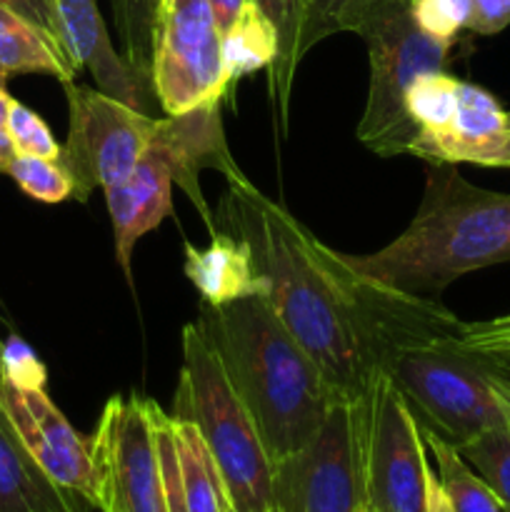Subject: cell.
Wrapping results in <instances>:
<instances>
[{
	"label": "cell",
	"mask_w": 510,
	"mask_h": 512,
	"mask_svg": "<svg viewBox=\"0 0 510 512\" xmlns=\"http://www.w3.org/2000/svg\"><path fill=\"white\" fill-rule=\"evenodd\" d=\"M3 128L18 155H35V158L48 160L60 158V148H63V145L53 138V133H50L48 125L43 123V118H40L35 110H30L28 105L18 103L15 98L13 103H10L8 118H5Z\"/></svg>",
	"instance_id": "28"
},
{
	"label": "cell",
	"mask_w": 510,
	"mask_h": 512,
	"mask_svg": "<svg viewBox=\"0 0 510 512\" xmlns=\"http://www.w3.org/2000/svg\"><path fill=\"white\" fill-rule=\"evenodd\" d=\"M510 25V0H470L468 30L475 35H498Z\"/></svg>",
	"instance_id": "31"
},
{
	"label": "cell",
	"mask_w": 510,
	"mask_h": 512,
	"mask_svg": "<svg viewBox=\"0 0 510 512\" xmlns=\"http://www.w3.org/2000/svg\"><path fill=\"white\" fill-rule=\"evenodd\" d=\"M5 173L15 180L28 198L40 203H63L75 198V183L68 170L58 160L35 158V155H15Z\"/></svg>",
	"instance_id": "27"
},
{
	"label": "cell",
	"mask_w": 510,
	"mask_h": 512,
	"mask_svg": "<svg viewBox=\"0 0 510 512\" xmlns=\"http://www.w3.org/2000/svg\"><path fill=\"white\" fill-rule=\"evenodd\" d=\"M0 385H3V343H0Z\"/></svg>",
	"instance_id": "37"
},
{
	"label": "cell",
	"mask_w": 510,
	"mask_h": 512,
	"mask_svg": "<svg viewBox=\"0 0 510 512\" xmlns=\"http://www.w3.org/2000/svg\"><path fill=\"white\" fill-rule=\"evenodd\" d=\"M255 420L273 465L303 450L340 400L265 295L200 305L193 320Z\"/></svg>",
	"instance_id": "2"
},
{
	"label": "cell",
	"mask_w": 510,
	"mask_h": 512,
	"mask_svg": "<svg viewBox=\"0 0 510 512\" xmlns=\"http://www.w3.org/2000/svg\"><path fill=\"white\" fill-rule=\"evenodd\" d=\"M373 283L438 298L453 280L510 260V195L478 188L455 165H430L408 228L370 255L340 253Z\"/></svg>",
	"instance_id": "3"
},
{
	"label": "cell",
	"mask_w": 510,
	"mask_h": 512,
	"mask_svg": "<svg viewBox=\"0 0 510 512\" xmlns=\"http://www.w3.org/2000/svg\"><path fill=\"white\" fill-rule=\"evenodd\" d=\"M405 110L413 123L408 155L428 165L510 168V110L490 90L448 75H420Z\"/></svg>",
	"instance_id": "7"
},
{
	"label": "cell",
	"mask_w": 510,
	"mask_h": 512,
	"mask_svg": "<svg viewBox=\"0 0 510 512\" xmlns=\"http://www.w3.org/2000/svg\"><path fill=\"white\" fill-rule=\"evenodd\" d=\"M63 43L75 68H88L98 90L145 115L160 118L153 83L113 48L98 0H58Z\"/></svg>",
	"instance_id": "14"
},
{
	"label": "cell",
	"mask_w": 510,
	"mask_h": 512,
	"mask_svg": "<svg viewBox=\"0 0 510 512\" xmlns=\"http://www.w3.org/2000/svg\"><path fill=\"white\" fill-rule=\"evenodd\" d=\"M460 338L463 333L400 348L380 370L400 390L418 428L455 448L508 423L503 395L510 388V353L468 348Z\"/></svg>",
	"instance_id": "4"
},
{
	"label": "cell",
	"mask_w": 510,
	"mask_h": 512,
	"mask_svg": "<svg viewBox=\"0 0 510 512\" xmlns=\"http://www.w3.org/2000/svg\"><path fill=\"white\" fill-rule=\"evenodd\" d=\"M3 380L23 390H38L48 383L45 365L18 335H10L8 343H3Z\"/></svg>",
	"instance_id": "30"
},
{
	"label": "cell",
	"mask_w": 510,
	"mask_h": 512,
	"mask_svg": "<svg viewBox=\"0 0 510 512\" xmlns=\"http://www.w3.org/2000/svg\"><path fill=\"white\" fill-rule=\"evenodd\" d=\"M220 45L230 85L255 70L270 68L278 58V33L255 0H250L238 20L220 35Z\"/></svg>",
	"instance_id": "22"
},
{
	"label": "cell",
	"mask_w": 510,
	"mask_h": 512,
	"mask_svg": "<svg viewBox=\"0 0 510 512\" xmlns=\"http://www.w3.org/2000/svg\"><path fill=\"white\" fill-rule=\"evenodd\" d=\"M153 143L168 158L170 170H173V183L188 195L190 203L198 208L208 233L213 235L218 230V223H215V213L208 208L203 190H200V170H218L228 178V183L245 178L243 170L230 155L228 143H225L220 103L200 105V108L180 115H163L158 120Z\"/></svg>",
	"instance_id": "15"
},
{
	"label": "cell",
	"mask_w": 510,
	"mask_h": 512,
	"mask_svg": "<svg viewBox=\"0 0 510 512\" xmlns=\"http://www.w3.org/2000/svg\"><path fill=\"white\" fill-rule=\"evenodd\" d=\"M10 103H13V95H10L8 90H5L3 80H0V125H5V118H8Z\"/></svg>",
	"instance_id": "36"
},
{
	"label": "cell",
	"mask_w": 510,
	"mask_h": 512,
	"mask_svg": "<svg viewBox=\"0 0 510 512\" xmlns=\"http://www.w3.org/2000/svg\"><path fill=\"white\" fill-rule=\"evenodd\" d=\"M503 318H505V320H510V315H503Z\"/></svg>",
	"instance_id": "38"
},
{
	"label": "cell",
	"mask_w": 510,
	"mask_h": 512,
	"mask_svg": "<svg viewBox=\"0 0 510 512\" xmlns=\"http://www.w3.org/2000/svg\"><path fill=\"white\" fill-rule=\"evenodd\" d=\"M68 95V138L58 163L75 183V200L85 203L95 188L110 190L128 180L153 143L158 120L103 90L65 83Z\"/></svg>",
	"instance_id": "10"
},
{
	"label": "cell",
	"mask_w": 510,
	"mask_h": 512,
	"mask_svg": "<svg viewBox=\"0 0 510 512\" xmlns=\"http://www.w3.org/2000/svg\"><path fill=\"white\" fill-rule=\"evenodd\" d=\"M365 512H373V510H370V505H368V510H365Z\"/></svg>",
	"instance_id": "39"
},
{
	"label": "cell",
	"mask_w": 510,
	"mask_h": 512,
	"mask_svg": "<svg viewBox=\"0 0 510 512\" xmlns=\"http://www.w3.org/2000/svg\"><path fill=\"white\" fill-rule=\"evenodd\" d=\"M423 443L433 453L435 475H438L455 512H508L503 500L470 468V463L455 445L433 433H423Z\"/></svg>",
	"instance_id": "23"
},
{
	"label": "cell",
	"mask_w": 510,
	"mask_h": 512,
	"mask_svg": "<svg viewBox=\"0 0 510 512\" xmlns=\"http://www.w3.org/2000/svg\"><path fill=\"white\" fill-rule=\"evenodd\" d=\"M215 223L248 243L268 283L265 298L333 393L368 398L380 375V343L360 275L248 178L228 183Z\"/></svg>",
	"instance_id": "1"
},
{
	"label": "cell",
	"mask_w": 510,
	"mask_h": 512,
	"mask_svg": "<svg viewBox=\"0 0 510 512\" xmlns=\"http://www.w3.org/2000/svg\"><path fill=\"white\" fill-rule=\"evenodd\" d=\"M160 0H110L115 30H118L123 55L150 78V58H153L155 13Z\"/></svg>",
	"instance_id": "26"
},
{
	"label": "cell",
	"mask_w": 510,
	"mask_h": 512,
	"mask_svg": "<svg viewBox=\"0 0 510 512\" xmlns=\"http://www.w3.org/2000/svg\"><path fill=\"white\" fill-rule=\"evenodd\" d=\"M158 403L110 395L90 435L93 500L100 512H168L155 448Z\"/></svg>",
	"instance_id": "9"
},
{
	"label": "cell",
	"mask_w": 510,
	"mask_h": 512,
	"mask_svg": "<svg viewBox=\"0 0 510 512\" xmlns=\"http://www.w3.org/2000/svg\"><path fill=\"white\" fill-rule=\"evenodd\" d=\"M88 500L55 483L0 410V512H88Z\"/></svg>",
	"instance_id": "18"
},
{
	"label": "cell",
	"mask_w": 510,
	"mask_h": 512,
	"mask_svg": "<svg viewBox=\"0 0 510 512\" xmlns=\"http://www.w3.org/2000/svg\"><path fill=\"white\" fill-rule=\"evenodd\" d=\"M248 3L250 0H208L210 13H213V20L215 25H218L220 35L238 20V15L243 13V8Z\"/></svg>",
	"instance_id": "33"
},
{
	"label": "cell",
	"mask_w": 510,
	"mask_h": 512,
	"mask_svg": "<svg viewBox=\"0 0 510 512\" xmlns=\"http://www.w3.org/2000/svg\"><path fill=\"white\" fill-rule=\"evenodd\" d=\"M395 0H305L300 53L305 55L335 33H358L360 25L383 5Z\"/></svg>",
	"instance_id": "24"
},
{
	"label": "cell",
	"mask_w": 510,
	"mask_h": 512,
	"mask_svg": "<svg viewBox=\"0 0 510 512\" xmlns=\"http://www.w3.org/2000/svg\"><path fill=\"white\" fill-rule=\"evenodd\" d=\"M0 5H8L10 10L20 13L23 18H28L30 23H35L38 28H43L45 33L53 35L60 45L63 43V28H60V15H58V0H0Z\"/></svg>",
	"instance_id": "32"
},
{
	"label": "cell",
	"mask_w": 510,
	"mask_h": 512,
	"mask_svg": "<svg viewBox=\"0 0 510 512\" xmlns=\"http://www.w3.org/2000/svg\"><path fill=\"white\" fill-rule=\"evenodd\" d=\"M368 398L335 400L315 438L273 465L270 512H365Z\"/></svg>",
	"instance_id": "8"
},
{
	"label": "cell",
	"mask_w": 510,
	"mask_h": 512,
	"mask_svg": "<svg viewBox=\"0 0 510 512\" xmlns=\"http://www.w3.org/2000/svg\"><path fill=\"white\" fill-rule=\"evenodd\" d=\"M105 200L113 223L115 263L123 270L125 280L133 285L130 263L135 245L168 215H173V170L163 150L150 143L128 180L105 190Z\"/></svg>",
	"instance_id": "16"
},
{
	"label": "cell",
	"mask_w": 510,
	"mask_h": 512,
	"mask_svg": "<svg viewBox=\"0 0 510 512\" xmlns=\"http://www.w3.org/2000/svg\"><path fill=\"white\" fill-rule=\"evenodd\" d=\"M170 418H173L175 450H178L188 512H233L223 475L200 430L185 418H175V415Z\"/></svg>",
	"instance_id": "21"
},
{
	"label": "cell",
	"mask_w": 510,
	"mask_h": 512,
	"mask_svg": "<svg viewBox=\"0 0 510 512\" xmlns=\"http://www.w3.org/2000/svg\"><path fill=\"white\" fill-rule=\"evenodd\" d=\"M425 512H455L433 465H428V480H425Z\"/></svg>",
	"instance_id": "34"
},
{
	"label": "cell",
	"mask_w": 510,
	"mask_h": 512,
	"mask_svg": "<svg viewBox=\"0 0 510 512\" xmlns=\"http://www.w3.org/2000/svg\"><path fill=\"white\" fill-rule=\"evenodd\" d=\"M458 450L510 512V420L475 435Z\"/></svg>",
	"instance_id": "25"
},
{
	"label": "cell",
	"mask_w": 510,
	"mask_h": 512,
	"mask_svg": "<svg viewBox=\"0 0 510 512\" xmlns=\"http://www.w3.org/2000/svg\"><path fill=\"white\" fill-rule=\"evenodd\" d=\"M265 18L273 23L278 33V58L268 68L270 98H273L275 125L280 135H288L290 98H293L295 73L300 68V33H303L305 0H255Z\"/></svg>",
	"instance_id": "20"
},
{
	"label": "cell",
	"mask_w": 510,
	"mask_h": 512,
	"mask_svg": "<svg viewBox=\"0 0 510 512\" xmlns=\"http://www.w3.org/2000/svg\"><path fill=\"white\" fill-rule=\"evenodd\" d=\"M428 455L423 433L385 373L368 395L365 490L373 512H425Z\"/></svg>",
	"instance_id": "12"
},
{
	"label": "cell",
	"mask_w": 510,
	"mask_h": 512,
	"mask_svg": "<svg viewBox=\"0 0 510 512\" xmlns=\"http://www.w3.org/2000/svg\"><path fill=\"white\" fill-rule=\"evenodd\" d=\"M173 415L200 430L223 475L233 512H270L273 460L218 353L195 323L183 328V368Z\"/></svg>",
	"instance_id": "5"
},
{
	"label": "cell",
	"mask_w": 510,
	"mask_h": 512,
	"mask_svg": "<svg viewBox=\"0 0 510 512\" xmlns=\"http://www.w3.org/2000/svg\"><path fill=\"white\" fill-rule=\"evenodd\" d=\"M368 45L370 88L355 135L380 158L408 155L413 123L405 98L425 73L445 70L453 43L423 33L410 15V0H395L375 10L358 30Z\"/></svg>",
	"instance_id": "6"
},
{
	"label": "cell",
	"mask_w": 510,
	"mask_h": 512,
	"mask_svg": "<svg viewBox=\"0 0 510 512\" xmlns=\"http://www.w3.org/2000/svg\"><path fill=\"white\" fill-rule=\"evenodd\" d=\"M150 83L165 115L220 103L230 80L208 0H160Z\"/></svg>",
	"instance_id": "11"
},
{
	"label": "cell",
	"mask_w": 510,
	"mask_h": 512,
	"mask_svg": "<svg viewBox=\"0 0 510 512\" xmlns=\"http://www.w3.org/2000/svg\"><path fill=\"white\" fill-rule=\"evenodd\" d=\"M23 73L53 75L65 85L73 83L80 70L53 35L0 5V80Z\"/></svg>",
	"instance_id": "19"
},
{
	"label": "cell",
	"mask_w": 510,
	"mask_h": 512,
	"mask_svg": "<svg viewBox=\"0 0 510 512\" xmlns=\"http://www.w3.org/2000/svg\"><path fill=\"white\" fill-rule=\"evenodd\" d=\"M183 253L185 278L198 290L203 305L220 308L248 295L268 293V283L255 268L248 243L228 230H215L203 248L185 240Z\"/></svg>",
	"instance_id": "17"
},
{
	"label": "cell",
	"mask_w": 510,
	"mask_h": 512,
	"mask_svg": "<svg viewBox=\"0 0 510 512\" xmlns=\"http://www.w3.org/2000/svg\"><path fill=\"white\" fill-rule=\"evenodd\" d=\"M0 410L8 415L10 425L38 460L40 468L65 490L80 498L93 500V463L90 445L68 423L58 405L48 398L45 388L23 390L15 385H0Z\"/></svg>",
	"instance_id": "13"
},
{
	"label": "cell",
	"mask_w": 510,
	"mask_h": 512,
	"mask_svg": "<svg viewBox=\"0 0 510 512\" xmlns=\"http://www.w3.org/2000/svg\"><path fill=\"white\" fill-rule=\"evenodd\" d=\"M15 155H18V153H15V148H13V143H10L8 133H5V128L0 125V173H5V170H8L10 160H13Z\"/></svg>",
	"instance_id": "35"
},
{
	"label": "cell",
	"mask_w": 510,
	"mask_h": 512,
	"mask_svg": "<svg viewBox=\"0 0 510 512\" xmlns=\"http://www.w3.org/2000/svg\"><path fill=\"white\" fill-rule=\"evenodd\" d=\"M410 15L423 33L455 43L468 28L470 0H410Z\"/></svg>",
	"instance_id": "29"
}]
</instances>
